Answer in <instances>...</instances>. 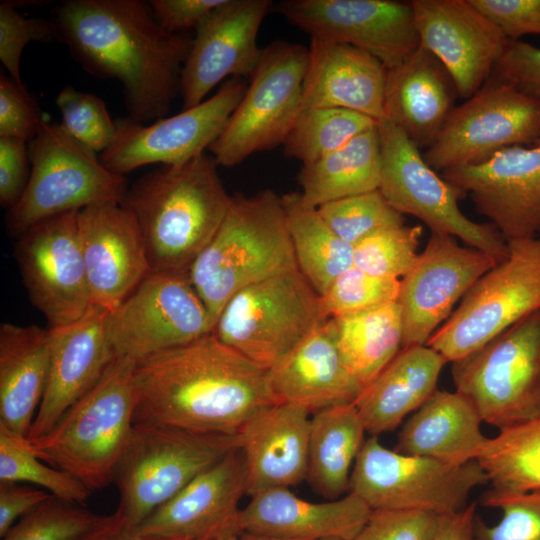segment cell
Here are the masks:
<instances>
[{"label":"cell","mask_w":540,"mask_h":540,"mask_svg":"<svg viewBox=\"0 0 540 540\" xmlns=\"http://www.w3.org/2000/svg\"><path fill=\"white\" fill-rule=\"evenodd\" d=\"M50 21L87 73L121 84L127 118L146 124L167 115L192 38L165 30L149 1L65 0Z\"/></svg>","instance_id":"1"},{"label":"cell","mask_w":540,"mask_h":540,"mask_svg":"<svg viewBox=\"0 0 540 540\" xmlns=\"http://www.w3.org/2000/svg\"><path fill=\"white\" fill-rule=\"evenodd\" d=\"M135 422L237 434L257 412L279 403L268 370L211 332L136 361Z\"/></svg>","instance_id":"2"},{"label":"cell","mask_w":540,"mask_h":540,"mask_svg":"<svg viewBox=\"0 0 540 540\" xmlns=\"http://www.w3.org/2000/svg\"><path fill=\"white\" fill-rule=\"evenodd\" d=\"M205 153L161 165L128 188L121 205L134 217L151 271L187 272L221 226L232 196Z\"/></svg>","instance_id":"3"},{"label":"cell","mask_w":540,"mask_h":540,"mask_svg":"<svg viewBox=\"0 0 540 540\" xmlns=\"http://www.w3.org/2000/svg\"><path fill=\"white\" fill-rule=\"evenodd\" d=\"M294 268L282 196L265 189L232 196L221 226L187 273L215 325L239 290Z\"/></svg>","instance_id":"4"},{"label":"cell","mask_w":540,"mask_h":540,"mask_svg":"<svg viewBox=\"0 0 540 540\" xmlns=\"http://www.w3.org/2000/svg\"><path fill=\"white\" fill-rule=\"evenodd\" d=\"M135 364L131 358L115 357L98 383L48 433L28 441L36 456L91 492L113 483L129 441L136 407Z\"/></svg>","instance_id":"5"},{"label":"cell","mask_w":540,"mask_h":540,"mask_svg":"<svg viewBox=\"0 0 540 540\" xmlns=\"http://www.w3.org/2000/svg\"><path fill=\"white\" fill-rule=\"evenodd\" d=\"M238 447V434L201 433L155 422H135L114 473L113 483L120 496L116 511L139 525Z\"/></svg>","instance_id":"6"},{"label":"cell","mask_w":540,"mask_h":540,"mask_svg":"<svg viewBox=\"0 0 540 540\" xmlns=\"http://www.w3.org/2000/svg\"><path fill=\"white\" fill-rule=\"evenodd\" d=\"M30 176L6 227L20 236L34 225L102 203H121L128 185L97 153L73 139L60 123L44 122L29 143Z\"/></svg>","instance_id":"7"},{"label":"cell","mask_w":540,"mask_h":540,"mask_svg":"<svg viewBox=\"0 0 540 540\" xmlns=\"http://www.w3.org/2000/svg\"><path fill=\"white\" fill-rule=\"evenodd\" d=\"M326 320L320 295L294 268L235 293L212 332L250 361L270 370Z\"/></svg>","instance_id":"8"},{"label":"cell","mask_w":540,"mask_h":540,"mask_svg":"<svg viewBox=\"0 0 540 540\" xmlns=\"http://www.w3.org/2000/svg\"><path fill=\"white\" fill-rule=\"evenodd\" d=\"M455 391L503 430L540 417V309L452 362Z\"/></svg>","instance_id":"9"},{"label":"cell","mask_w":540,"mask_h":540,"mask_svg":"<svg viewBox=\"0 0 540 540\" xmlns=\"http://www.w3.org/2000/svg\"><path fill=\"white\" fill-rule=\"evenodd\" d=\"M509 254L482 275L427 346L459 360L540 309V236L507 242Z\"/></svg>","instance_id":"10"},{"label":"cell","mask_w":540,"mask_h":540,"mask_svg":"<svg viewBox=\"0 0 540 540\" xmlns=\"http://www.w3.org/2000/svg\"><path fill=\"white\" fill-rule=\"evenodd\" d=\"M381 171L379 191L402 215H412L431 232L459 238L497 263L508 257L506 240L488 223L469 219L458 201L463 194L428 165L423 152L393 122H377Z\"/></svg>","instance_id":"11"},{"label":"cell","mask_w":540,"mask_h":540,"mask_svg":"<svg viewBox=\"0 0 540 540\" xmlns=\"http://www.w3.org/2000/svg\"><path fill=\"white\" fill-rule=\"evenodd\" d=\"M307 63L301 44L276 40L262 48L242 99L208 149L218 166L233 167L282 145L301 112Z\"/></svg>","instance_id":"12"},{"label":"cell","mask_w":540,"mask_h":540,"mask_svg":"<svg viewBox=\"0 0 540 540\" xmlns=\"http://www.w3.org/2000/svg\"><path fill=\"white\" fill-rule=\"evenodd\" d=\"M487 482L477 461L449 465L405 455L371 436L355 460L349 492L371 510H415L443 516L466 508L471 491Z\"/></svg>","instance_id":"13"},{"label":"cell","mask_w":540,"mask_h":540,"mask_svg":"<svg viewBox=\"0 0 540 540\" xmlns=\"http://www.w3.org/2000/svg\"><path fill=\"white\" fill-rule=\"evenodd\" d=\"M540 140V98L489 77L450 113L423 157L435 171L476 164L497 151Z\"/></svg>","instance_id":"14"},{"label":"cell","mask_w":540,"mask_h":540,"mask_svg":"<svg viewBox=\"0 0 540 540\" xmlns=\"http://www.w3.org/2000/svg\"><path fill=\"white\" fill-rule=\"evenodd\" d=\"M214 323L183 271H151L111 315L115 357L138 361L192 342Z\"/></svg>","instance_id":"15"},{"label":"cell","mask_w":540,"mask_h":540,"mask_svg":"<svg viewBox=\"0 0 540 540\" xmlns=\"http://www.w3.org/2000/svg\"><path fill=\"white\" fill-rule=\"evenodd\" d=\"M247 84L228 79L210 98L152 123L116 122L113 143L100 154L111 171L124 175L149 164L175 165L205 153L222 133Z\"/></svg>","instance_id":"16"},{"label":"cell","mask_w":540,"mask_h":540,"mask_svg":"<svg viewBox=\"0 0 540 540\" xmlns=\"http://www.w3.org/2000/svg\"><path fill=\"white\" fill-rule=\"evenodd\" d=\"M14 253L30 301L50 327L77 321L93 307L78 211L34 225L19 236Z\"/></svg>","instance_id":"17"},{"label":"cell","mask_w":540,"mask_h":540,"mask_svg":"<svg viewBox=\"0 0 540 540\" xmlns=\"http://www.w3.org/2000/svg\"><path fill=\"white\" fill-rule=\"evenodd\" d=\"M496 264L487 253L462 246L451 235L431 232L400 279L396 302L403 324L402 348L426 345L455 304Z\"/></svg>","instance_id":"18"},{"label":"cell","mask_w":540,"mask_h":540,"mask_svg":"<svg viewBox=\"0 0 540 540\" xmlns=\"http://www.w3.org/2000/svg\"><path fill=\"white\" fill-rule=\"evenodd\" d=\"M277 11L310 37L368 52L386 69L402 63L420 40L411 2L393 0H285Z\"/></svg>","instance_id":"19"},{"label":"cell","mask_w":540,"mask_h":540,"mask_svg":"<svg viewBox=\"0 0 540 540\" xmlns=\"http://www.w3.org/2000/svg\"><path fill=\"white\" fill-rule=\"evenodd\" d=\"M441 176L506 242L540 236V140L503 148L488 159L446 169Z\"/></svg>","instance_id":"20"},{"label":"cell","mask_w":540,"mask_h":540,"mask_svg":"<svg viewBox=\"0 0 540 540\" xmlns=\"http://www.w3.org/2000/svg\"><path fill=\"white\" fill-rule=\"evenodd\" d=\"M269 0H225L195 30L180 78L183 109L204 101L225 78H250L261 55L257 45Z\"/></svg>","instance_id":"21"},{"label":"cell","mask_w":540,"mask_h":540,"mask_svg":"<svg viewBox=\"0 0 540 540\" xmlns=\"http://www.w3.org/2000/svg\"><path fill=\"white\" fill-rule=\"evenodd\" d=\"M420 46L447 69L458 95L472 97L489 79L508 39L469 0H413Z\"/></svg>","instance_id":"22"},{"label":"cell","mask_w":540,"mask_h":540,"mask_svg":"<svg viewBox=\"0 0 540 540\" xmlns=\"http://www.w3.org/2000/svg\"><path fill=\"white\" fill-rule=\"evenodd\" d=\"M245 494V463L238 447L150 513L137 530L148 540H216L237 534Z\"/></svg>","instance_id":"23"},{"label":"cell","mask_w":540,"mask_h":540,"mask_svg":"<svg viewBox=\"0 0 540 540\" xmlns=\"http://www.w3.org/2000/svg\"><path fill=\"white\" fill-rule=\"evenodd\" d=\"M112 311L92 307L72 323L49 327L50 372L27 440L48 433L64 413L102 378L115 358Z\"/></svg>","instance_id":"24"},{"label":"cell","mask_w":540,"mask_h":540,"mask_svg":"<svg viewBox=\"0 0 540 540\" xmlns=\"http://www.w3.org/2000/svg\"><path fill=\"white\" fill-rule=\"evenodd\" d=\"M78 231L93 307L114 311L151 272L133 215L121 203L78 211Z\"/></svg>","instance_id":"25"},{"label":"cell","mask_w":540,"mask_h":540,"mask_svg":"<svg viewBox=\"0 0 540 540\" xmlns=\"http://www.w3.org/2000/svg\"><path fill=\"white\" fill-rule=\"evenodd\" d=\"M371 511L351 492L315 503L297 497L289 488H274L251 496L239 512L236 531L274 539L355 540Z\"/></svg>","instance_id":"26"},{"label":"cell","mask_w":540,"mask_h":540,"mask_svg":"<svg viewBox=\"0 0 540 540\" xmlns=\"http://www.w3.org/2000/svg\"><path fill=\"white\" fill-rule=\"evenodd\" d=\"M310 411L279 402L253 415L239 430L246 495L289 488L307 477Z\"/></svg>","instance_id":"27"},{"label":"cell","mask_w":540,"mask_h":540,"mask_svg":"<svg viewBox=\"0 0 540 540\" xmlns=\"http://www.w3.org/2000/svg\"><path fill=\"white\" fill-rule=\"evenodd\" d=\"M386 67L366 51L323 37H310L301 110L341 108L384 118Z\"/></svg>","instance_id":"28"},{"label":"cell","mask_w":540,"mask_h":540,"mask_svg":"<svg viewBox=\"0 0 540 540\" xmlns=\"http://www.w3.org/2000/svg\"><path fill=\"white\" fill-rule=\"evenodd\" d=\"M459 97L444 65L419 46L387 69L384 118L398 126L421 151L437 139Z\"/></svg>","instance_id":"29"},{"label":"cell","mask_w":540,"mask_h":540,"mask_svg":"<svg viewBox=\"0 0 540 540\" xmlns=\"http://www.w3.org/2000/svg\"><path fill=\"white\" fill-rule=\"evenodd\" d=\"M268 374L279 402L297 404L310 412L354 404L364 389L346 368L329 319Z\"/></svg>","instance_id":"30"},{"label":"cell","mask_w":540,"mask_h":540,"mask_svg":"<svg viewBox=\"0 0 540 540\" xmlns=\"http://www.w3.org/2000/svg\"><path fill=\"white\" fill-rule=\"evenodd\" d=\"M50 372L49 328L0 326V424L27 439Z\"/></svg>","instance_id":"31"},{"label":"cell","mask_w":540,"mask_h":540,"mask_svg":"<svg viewBox=\"0 0 540 540\" xmlns=\"http://www.w3.org/2000/svg\"><path fill=\"white\" fill-rule=\"evenodd\" d=\"M447 360L427 345L402 348L355 401L366 432L395 430L437 390Z\"/></svg>","instance_id":"32"},{"label":"cell","mask_w":540,"mask_h":540,"mask_svg":"<svg viewBox=\"0 0 540 540\" xmlns=\"http://www.w3.org/2000/svg\"><path fill=\"white\" fill-rule=\"evenodd\" d=\"M473 405L457 391L436 390L402 426L395 451L449 465L476 461L487 438Z\"/></svg>","instance_id":"33"},{"label":"cell","mask_w":540,"mask_h":540,"mask_svg":"<svg viewBox=\"0 0 540 540\" xmlns=\"http://www.w3.org/2000/svg\"><path fill=\"white\" fill-rule=\"evenodd\" d=\"M363 421L354 404L328 407L310 418L306 479L323 497L349 493L355 460L365 442Z\"/></svg>","instance_id":"34"},{"label":"cell","mask_w":540,"mask_h":540,"mask_svg":"<svg viewBox=\"0 0 540 540\" xmlns=\"http://www.w3.org/2000/svg\"><path fill=\"white\" fill-rule=\"evenodd\" d=\"M381 152L377 124L341 148L302 165L299 183L305 204L318 208L331 201L379 188Z\"/></svg>","instance_id":"35"},{"label":"cell","mask_w":540,"mask_h":540,"mask_svg":"<svg viewBox=\"0 0 540 540\" xmlns=\"http://www.w3.org/2000/svg\"><path fill=\"white\" fill-rule=\"evenodd\" d=\"M329 320L346 368L364 388L402 349L403 324L397 302Z\"/></svg>","instance_id":"36"},{"label":"cell","mask_w":540,"mask_h":540,"mask_svg":"<svg viewBox=\"0 0 540 540\" xmlns=\"http://www.w3.org/2000/svg\"><path fill=\"white\" fill-rule=\"evenodd\" d=\"M282 202L297 267L321 295L353 266V246L336 235L300 193L285 194Z\"/></svg>","instance_id":"37"},{"label":"cell","mask_w":540,"mask_h":540,"mask_svg":"<svg viewBox=\"0 0 540 540\" xmlns=\"http://www.w3.org/2000/svg\"><path fill=\"white\" fill-rule=\"evenodd\" d=\"M496 496L540 492V417L487 438L477 460Z\"/></svg>","instance_id":"38"},{"label":"cell","mask_w":540,"mask_h":540,"mask_svg":"<svg viewBox=\"0 0 540 540\" xmlns=\"http://www.w3.org/2000/svg\"><path fill=\"white\" fill-rule=\"evenodd\" d=\"M376 124L374 119L347 109H304L282 143L283 152L307 165L341 148Z\"/></svg>","instance_id":"39"},{"label":"cell","mask_w":540,"mask_h":540,"mask_svg":"<svg viewBox=\"0 0 540 540\" xmlns=\"http://www.w3.org/2000/svg\"><path fill=\"white\" fill-rule=\"evenodd\" d=\"M0 482L30 483L50 494L83 505L91 491L71 474L41 460L22 439L0 424Z\"/></svg>","instance_id":"40"},{"label":"cell","mask_w":540,"mask_h":540,"mask_svg":"<svg viewBox=\"0 0 540 540\" xmlns=\"http://www.w3.org/2000/svg\"><path fill=\"white\" fill-rule=\"evenodd\" d=\"M51 495L19 519L2 540H84L110 519Z\"/></svg>","instance_id":"41"},{"label":"cell","mask_w":540,"mask_h":540,"mask_svg":"<svg viewBox=\"0 0 540 540\" xmlns=\"http://www.w3.org/2000/svg\"><path fill=\"white\" fill-rule=\"evenodd\" d=\"M317 210L333 232L352 246L375 231L405 224L404 216L379 189L328 202Z\"/></svg>","instance_id":"42"},{"label":"cell","mask_w":540,"mask_h":540,"mask_svg":"<svg viewBox=\"0 0 540 540\" xmlns=\"http://www.w3.org/2000/svg\"><path fill=\"white\" fill-rule=\"evenodd\" d=\"M422 227L380 229L353 245V266L380 278L401 279L418 255Z\"/></svg>","instance_id":"43"},{"label":"cell","mask_w":540,"mask_h":540,"mask_svg":"<svg viewBox=\"0 0 540 540\" xmlns=\"http://www.w3.org/2000/svg\"><path fill=\"white\" fill-rule=\"evenodd\" d=\"M56 104L60 125L83 146L101 154L113 143L117 125L101 98L66 86L58 93Z\"/></svg>","instance_id":"44"},{"label":"cell","mask_w":540,"mask_h":540,"mask_svg":"<svg viewBox=\"0 0 540 540\" xmlns=\"http://www.w3.org/2000/svg\"><path fill=\"white\" fill-rule=\"evenodd\" d=\"M400 279L380 278L352 266L320 295L325 319L396 302Z\"/></svg>","instance_id":"45"},{"label":"cell","mask_w":540,"mask_h":540,"mask_svg":"<svg viewBox=\"0 0 540 540\" xmlns=\"http://www.w3.org/2000/svg\"><path fill=\"white\" fill-rule=\"evenodd\" d=\"M483 504L500 509L502 517L492 526L477 518L475 530L479 540H540V492L515 496L487 492Z\"/></svg>","instance_id":"46"},{"label":"cell","mask_w":540,"mask_h":540,"mask_svg":"<svg viewBox=\"0 0 540 540\" xmlns=\"http://www.w3.org/2000/svg\"><path fill=\"white\" fill-rule=\"evenodd\" d=\"M53 39L55 36L50 19L26 17L9 0L0 2V61L12 79L23 83L20 65L28 43Z\"/></svg>","instance_id":"47"},{"label":"cell","mask_w":540,"mask_h":540,"mask_svg":"<svg viewBox=\"0 0 540 540\" xmlns=\"http://www.w3.org/2000/svg\"><path fill=\"white\" fill-rule=\"evenodd\" d=\"M439 515L415 510H372L355 540H433Z\"/></svg>","instance_id":"48"},{"label":"cell","mask_w":540,"mask_h":540,"mask_svg":"<svg viewBox=\"0 0 540 540\" xmlns=\"http://www.w3.org/2000/svg\"><path fill=\"white\" fill-rule=\"evenodd\" d=\"M39 106L23 83L0 77V137L30 143L43 123Z\"/></svg>","instance_id":"49"},{"label":"cell","mask_w":540,"mask_h":540,"mask_svg":"<svg viewBox=\"0 0 540 540\" xmlns=\"http://www.w3.org/2000/svg\"><path fill=\"white\" fill-rule=\"evenodd\" d=\"M491 78L540 98V48L519 40H508Z\"/></svg>","instance_id":"50"},{"label":"cell","mask_w":540,"mask_h":540,"mask_svg":"<svg viewBox=\"0 0 540 540\" xmlns=\"http://www.w3.org/2000/svg\"><path fill=\"white\" fill-rule=\"evenodd\" d=\"M508 40L540 34V0H469Z\"/></svg>","instance_id":"51"},{"label":"cell","mask_w":540,"mask_h":540,"mask_svg":"<svg viewBox=\"0 0 540 540\" xmlns=\"http://www.w3.org/2000/svg\"><path fill=\"white\" fill-rule=\"evenodd\" d=\"M28 143L0 137V204L10 209L24 193L30 176Z\"/></svg>","instance_id":"52"},{"label":"cell","mask_w":540,"mask_h":540,"mask_svg":"<svg viewBox=\"0 0 540 540\" xmlns=\"http://www.w3.org/2000/svg\"><path fill=\"white\" fill-rule=\"evenodd\" d=\"M225 0H151L159 24L170 33L196 30Z\"/></svg>","instance_id":"53"},{"label":"cell","mask_w":540,"mask_h":540,"mask_svg":"<svg viewBox=\"0 0 540 540\" xmlns=\"http://www.w3.org/2000/svg\"><path fill=\"white\" fill-rule=\"evenodd\" d=\"M51 495L44 489L22 483L0 482V537Z\"/></svg>","instance_id":"54"},{"label":"cell","mask_w":540,"mask_h":540,"mask_svg":"<svg viewBox=\"0 0 540 540\" xmlns=\"http://www.w3.org/2000/svg\"><path fill=\"white\" fill-rule=\"evenodd\" d=\"M476 504L440 517L433 540H479L476 535Z\"/></svg>","instance_id":"55"},{"label":"cell","mask_w":540,"mask_h":540,"mask_svg":"<svg viewBox=\"0 0 540 540\" xmlns=\"http://www.w3.org/2000/svg\"><path fill=\"white\" fill-rule=\"evenodd\" d=\"M84 540H148L137 530V526L124 519L117 511L111 514L106 524Z\"/></svg>","instance_id":"56"},{"label":"cell","mask_w":540,"mask_h":540,"mask_svg":"<svg viewBox=\"0 0 540 540\" xmlns=\"http://www.w3.org/2000/svg\"><path fill=\"white\" fill-rule=\"evenodd\" d=\"M240 535H242L246 540H302V539H274V538H265V537L246 535V534H240ZM316 540H333V539H316Z\"/></svg>","instance_id":"57"},{"label":"cell","mask_w":540,"mask_h":540,"mask_svg":"<svg viewBox=\"0 0 540 540\" xmlns=\"http://www.w3.org/2000/svg\"><path fill=\"white\" fill-rule=\"evenodd\" d=\"M216 540H246V539L240 534H230V535L220 537Z\"/></svg>","instance_id":"58"}]
</instances>
